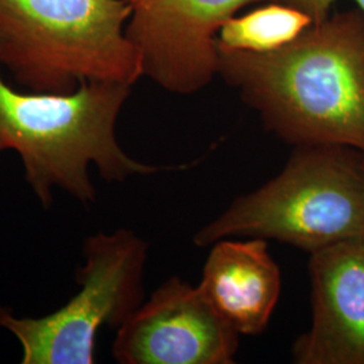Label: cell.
<instances>
[{
	"instance_id": "obj_1",
	"label": "cell",
	"mask_w": 364,
	"mask_h": 364,
	"mask_svg": "<svg viewBox=\"0 0 364 364\" xmlns=\"http://www.w3.org/2000/svg\"><path fill=\"white\" fill-rule=\"evenodd\" d=\"M218 75L263 127L293 147L338 144L364 154V14H329L273 52L218 48Z\"/></svg>"
},
{
	"instance_id": "obj_2",
	"label": "cell",
	"mask_w": 364,
	"mask_h": 364,
	"mask_svg": "<svg viewBox=\"0 0 364 364\" xmlns=\"http://www.w3.org/2000/svg\"><path fill=\"white\" fill-rule=\"evenodd\" d=\"M131 88L88 81L70 93L19 92L0 75V153L14 150L21 156L27 183L43 208L52 205L54 189L85 207L93 204L91 166L108 182L189 168L146 164L122 149L117 122Z\"/></svg>"
},
{
	"instance_id": "obj_3",
	"label": "cell",
	"mask_w": 364,
	"mask_h": 364,
	"mask_svg": "<svg viewBox=\"0 0 364 364\" xmlns=\"http://www.w3.org/2000/svg\"><path fill=\"white\" fill-rule=\"evenodd\" d=\"M231 237L274 240L309 255L364 237L363 153L338 144L293 147L284 169L236 197L196 232L193 245Z\"/></svg>"
},
{
	"instance_id": "obj_4",
	"label": "cell",
	"mask_w": 364,
	"mask_h": 364,
	"mask_svg": "<svg viewBox=\"0 0 364 364\" xmlns=\"http://www.w3.org/2000/svg\"><path fill=\"white\" fill-rule=\"evenodd\" d=\"M130 15L123 0H0V64L33 92L134 85L144 73L126 36Z\"/></svg>"
},
{
	"instance_id": "obj_5",
	"label": "cell",
	"mask_w": 364,
	"mask_h": 364,
	"mask_svg": "<svg viewBox=\"0 0 364 364\" xmlns=\"http://www.w3.org/2000/svg\"><path fill=\"white\" fill-rule=\"evenodd\" d=\"M149 243L127 228L85 239L77 269V294L55 312L16 317L0 306V328L22 347V364L95 363L103 326L117 329L144 301Z\"/></svg>"
},
{
	"instance_id": "obj_6",
	"label": "cell",
	"mask_w": 364,
	"mask_h": 364,
	"mask_svg": "<svg viewBox=\"0 0 364 364\" xmlns=\"http://www.w3.org/2000/svg\"><path fill=\"white\" fill-rule=\"evenodd\" d=\"M126 36L144 76L165 91L192 95L218 76V33L239 10L267 0H123Z\"/></svg>"
},
{
	"instance_id": "obj_7",
	"label": "cell",
	"mask_w": 364,
	"mask_h": 364,
	"mask_svg": "<svg viewBox=\"0 0 364 364\" xmlns=\"http://www.w3.org/2000/svg\"><path fill=\"white\" fill-rule=\"evenodd\" d=\"M240 335L180 277H170L117 329L120 364H232Z\"/></svg>"
},
{
	"instance_id": "obj_8",
	"label": "cell",
	"mask_w": 364,
	"mask_h": 364,
	"mask_svg": "<svg viewBox=\"0 0 364 364\" xmlns=\"http://www.w3.org/2000/svg\"><path fill=\"white\" fill-rule=\"evenodd\" d=\"M312 318L291 347L294 364H364V237L309 255Z\"/></svg>"
},
{
	"instance_id": "obj_9",
	"label": "cell",
	"mask_w": 364,
	"mask_h": 364,
	"mask_svg": "<svg viewBox=\"0 0 364 364\" xmlns=\"http://www.w3.org/2000/svg\"><path fill=\"white\" fill-rule=\"evenodd\" d=\"M198 287L237 335L258 336L278 305L282 274L267 240L231 237L210 246Z\"/></svg>"
},
{
	"instance_id": "obj_10",
	"label": "cell",
	"mask_w": 364,
	"mask_h": 364,
	"mask_svg": "<svg viewBox=\"0 0 364 364\" xmlns=\"http://www.w3.org/2000/svg\"><path fill=\"white\" fill-rule=\"evenodd\" d=\"M311 16L277 1L225 21L218 33V48L267 53L284 48L312 26Z\"/></svg>"
},
{
	"instance_id": "obj_11",
	"label": "cell",
	"mask_w": 364,
	"mask_h": 364,
	"mask_svg": "<svg viewBox=\"0 0 364 364\" xmlns=\"http://www.w3.org/2000/svg\"><path fill=\"white\" fill-rule=\"evenodd\" d=\"M267 1H277L290 6L293 9H297L299 11L311 16L313 23H318L329 16L332 6L338 0H267ZM356 4V9H359L364 14V0H352Z\"/></svg>"
},
{
	"instance_id": "obj_12",
	"label": "cell",
	"mask_w": 364,
	"mask_h": 364,
	"mask_svg": "<svg viewBox=\"0 0 364 364\" xmlns=\"http://www.w3.org/2000/svg\"><path fill=\"white\" fill-rule=\"evenodd\" d=\"M363 159H364V154H363Z\"/></svg>"
}]
</instances>
